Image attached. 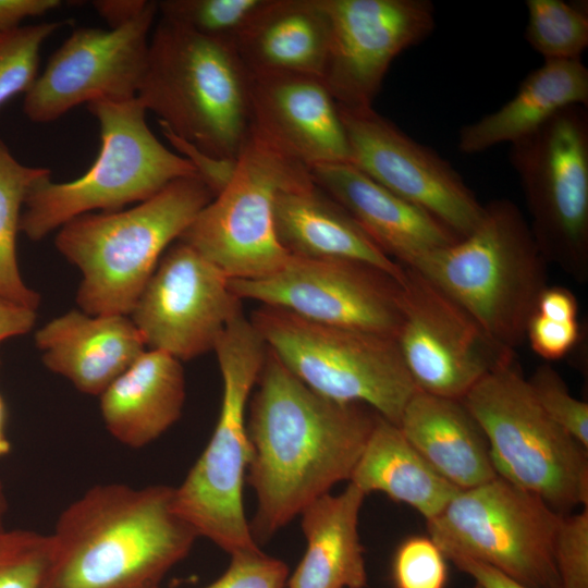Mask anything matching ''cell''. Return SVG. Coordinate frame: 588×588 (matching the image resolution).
I'll use <instances>...</instances> for the list:
<instances>
[{
	"label": "cell",
	"instance_id": "6da1fadb",
	"mask_svg": "<svg viewBox=\"0 0 588 588\" xmlns=\"http://www.w3.org/2000/svg\"><path fill=\"white\" fill-rule=\"evenodd\" d=\"M256 384L246 481L256 495L249 527L259 546L334 485L350 480L378 414L316 393L268 347Z\"/></svg>",
	"mask_w": 588,
	"mask_h": 588
},
{
	"label": "cell",
	"instance_id": "7a4b0ae2",
	"mask_svg": "<svg viewBox=\"0 0 588 588\" xmlns=\"http://www.w3.org/2000/svg\"><path fill=\"white\" fill-rule=\"evenodd\" d=\"M173 492L164 485L88 489L50 534L46 588H159L198 538L176 513Z\"/></svg>",
	"mask_w": 588,
	"mask_h": 588
},
{
	"label": "cell",
	"instance_id": "3957f363",
	"mask_svg": "<svg viewBox=\"0 0 588 588\" xmlns=\"http://www.w3.org/2000/svg\"><path fill=\"white\" fill-rule=\"evenodd\" d=\"M250 73L236 47L160 19L136 98L204 152L236 160L250 134Z\"/></svg>",
	"mask_w": 588,
	"mask_h": 588
},
{
	"label": "cell",
	"instance_id": "277c9868",
	"mask_svg": "<svg viewBox=\"0 0 588 588\" xmlns=\"http://www.w3.org/2000/svg\"><path fill=\"white\" fill-rule=\"evenodd\" d=\"M213 197L199 176H185L127 210L85 213L63 224L56 246L82 272V311L130 315L163 252Z\"/></svg>",
	"mask_w": 588,
	"mask_h": 588
},
{
	"label": "cell",
	"instance_id": "5b68a950",
	"mask_svg": "<svg viewBox=\"0 0 588 588\" xmlns=\"http://www.w3.org/2000/svg\"><path fill=\"white\" fill-rule=\"evenodd\" d=\"M547 260L529 222L510 199L483 205L466 236L413 267L460 305L500 345L515 351L547 285Z\"/></svg>",
	"mask_w": 588,
	"mask_h": 588
},
{
	"label": "cell",
	"instance_id": "8992f818",
	"mask_svg": "<svg viewBox=\"0 0 588 588\" xmlns=\"http://www.w3.org/2000/svg\"><path fill=\"white\" fill-rule=\"evenodd\" d=\"M216 352L222 378L219 417L205 450L179 487L176 513L230 555L256 551L246 518L243 488L252 457L247 405L264 366L267 345L243 313L225 328Z\"/></svg>",
	"mask_w": 588,
	"mask_h": 588
},
{
	"label": "cell",
	"instance_id": "52a82bcc",
	"mask_svg": "<svg viewBox=\"0 0 588 588\" xmlns=\"http://www.w3.org/2000/svg\"><path fill=\"white\" fill-rule=\"evenodd\" d=\"M87 108L99 124L97 158L73 181L53 182L46 175L29 187L20 231L32 241H40L78 216L97 209L118 211L148 199L177 179L197 175L185 158L150 131L146 109L137 98L100 99Z\"/></svg>",
	"mask_w": 588,
	"mask_h": 588
},
{
	"label": "cell",
	"instance_id": "ba28073f",
	"mask_svg": "<svg viewBox=\"0 0 588 588\" xmlns=\"http://www.w3.org/2000/svg\"><path fill=\"white\" fill-rule=\"evenodd\" d=\"M462 401L485 433L497 476L560 514L587 506L588 449L546 414L515 360L485 376Z\"/></svg>",
	"mask_w": 588,
	"mask_h": 588
},
{
	"label": "cell",
	"instance_id": "9c48e42d",
	"mask_svg": "<svg viewBox=\"0 0 588 588\" xmlns=\"http://www.w3.org/2000/svg\"><path fill=\"white\" fill-rule=\"evenodd\" d=\"M250 321L284 366L329 400L363 404L399 425L418 391L394 338L313 322L265 305Z\"/></svg>",
	"mask_w": 588,
	"mask_h": 588
},
{
	"label": "cell",
	"instance_id": "30bf717a",
	"mask_svg": "<svg viewBox=\"0 0 588 588\" xmlns=\"http://www.w3.org/2000/svg\"><path fill=\"white\" fill-rule=\"evenodd\" d=\"M313 181L309 169L250 132L229 184L179 238L230 280H254L283 268L292 255L274 226L281 191Z\"/></svg>",
	"mask_w": 588,
	"mask_h": 588
},
{
	"label": "cell",
	"instance_id": "8fae6325",
	"mask_svg": "<svg viewBox=\"0 0 588 588\" xmlns=\"http://www.w3.org/2000/svg\"><path fill=\"white\" fill-rule=\"evenodd\" d=\"M539 497L497 476L462 489L427 520L448 560L485 563L530 588H561L553 544L561 518Z\"/></svg>",
	"mask_w": 588,
	"mask_h": 588
},
{
	"label": "cell",
	"instance_id": "7c38bea8",
	"mask_svg": "<svg viewBox=\"0 0 588 588\" xmlns=\"http://www.w3.org/2000/svg\"><path fill=\"white\" fill-rule=\"evenodd\" d=\"M529 223L547 261L577 282L588 278V112L562 109L530 135L511 144Z\"/></svg>",
	"mask_w": 588,
	"mask_h": 588
},
{
	"label": "cell",
	"instance_id": "4fadbf2b",
	"mask_svg": "<svg viewBox=\"0 0 588 588\" xmlns=\"http://www.w3.org/2000/svg\"><path fill=\"white\" fill-rule=\"evenodd\" d=\"M235 295L306 320L396 338L402 320L401 282L355 260L292 256L260 279L230 280Z\"/></svg>",
	"mask_w": 588,
	"mask_h": 588
},
{
	"label": "cell",
	"instance_id": "5bb4252c",
	"mask_svg": "<svg viewBox=\"0 0 588 588\" xmlns=\"http://www.w3.org/2000/svg\"><path fill=\"white\" fill-rule=\"evenodd\" d=\"M403 320L395 338L418 391L462 400L485 376L515 360L451 297L404 267Z\"/></svg>",
	"mask_w": 588,
	"mask_h": 588
},
{
	"label": "cell",
	"instance_id": "9a60e30c",
	"mask_svg": "<svg viewBox=\"0 0 588 588\" xmlns=\"http://www.w3.org/2000/svg\"><path fill=\"white\" fill-rule=\"evenodd\" d=\"M338 107L350 148L348 163L426 210L460 238L475 229L483 205L450 162L372 107Z\"/></svg>",
	"mask_w": 588,
	"mask_h": 588
},
{
	"label": "cell",
	"instance_id": "2e32d148",
	"mask_svg": "<svg viewBox=\"0 0 588 588\" xmlns=\"http://www.w3.org/2000/svg\"><path fill=\"white\" fill-rule=\"evenodd\" d=\"M241 302L230 279L179 240L161 257L130 315L146 346L182 362L213 351L242 313Z\"/></svg>",
	"mask_w": 588,
	"mask_h": 588
},
{
	"label": "cell",
	"instance_id": "e0dca14e",
	"mask_svg": "<svg viewBox=\"0 0 588 588\" xmlns=\"http://www.w3.org/2000/svg\"><path fill=\"white\" fill-rule=\"evenodd\" d=\"M156 1L128 24L74 30L25 93L23 110L36 123L61 118L81 103L136 98L148 58Z\"/></svg>",
	"mask_w": 588,
	"mask_h": 588
},
{
	"label": "cell",
	"instance_id": "ac0fdd59",
	"mask_svg": "<svg viewBox=\"0 0 588 588\" xmlns=\"http://www.w3.org/2000/svg\"><path fill=\"white\" fill-rule=\"evenodd\" d=\"M320 1L330 24L322 81L344 108L372 107L394 59L436 26L428 0Z\"/></svg>",
	"mask_w": 588,
	"mask_h": 588
},
{
	"label": "cell",
	"instance_id": "d6986e66",
	"mask_svg": "<svg viewBox=\"0 0 588 588\" xmlns=\"http://www.w3.org/2000/svg\"><path fill=\"white\" fill-rule=\"evenodd\" d=\"M250 132L308 169L350 161L338 103L321 78L250 74Z\"/></svg>",
	"mask_w": 588,
	"mask_h": 588
},
{
	"label": "cell",
	"instance_id": "ffe728a7",
	"mask_svg": "<svg viewBox=\"0 0 588 588\" xmlns=\"http://www.w3.org/2000/svg\"><path fill=\"white\" fill-rule=\"evenodd\" d=\"M314 182L335 199L394 261L413 267L460 237L433 216L348 162L315 166Z\"/></svg>",
	"mask_w": 588,
	"mask_h": 588
},
{
	"label": "cell",
	"instance_id": "44dd1931",
	"mask_svg": "<svg viewBox=\"0 0 588 588\" xmlns=\"http://www.w3.org/2000/svg\"><path fill=\"white\" fill-rule=\"evenodd\" d=\"M44 364L83 393L100 395L144 351L146 344L125 315L71 310L35 334Z\"/></svg>",
	"mask_w": 588,
	"mask_h": 588
},
{
	"label": "cell",
	"instance_id": "7402d4cb",
	"mask_svg": "<svg viewBox=\"0 0 588 588\" xmlns=\"http://www.w3.org/2000/svg\"><path fill=\"white\" fill-rule=\"evenodd\" d=\"M274 226L279 242L292 256L360 261L403 280L404 267L384 254L314 180L278 194Z\"/></svg>",
	"mask_w": 588,
	"mask_h": 588
},
{
	"label": "cell",
	"instance_id": "603a6c76",
	"mask_svg": "<svg viewBox=\"0 0 588 588\" xmlns=\"http://www.w3.org/2000/svg\"><path fill=\"white\" fill-rule=\"evenodd\" d=\"M99 396L109 432L126 446L143 448L181 417L182 364L164 352L145 350Z\"/></svg>",
	"mask_w": 588,
	"mask_h": 588
},
{
	"label": "cell",
	"instance_id": "cb8c5ba5",
	"mask_svg": "<svg viewBox=\"0 0 588 588\" xmlns=\"http://www.w3.org/2000/svg\"><path fill=\"white\" fill-rule=\"evenodd\" d=\"M397 426L434 470L458 490L497 477L485 433L462 400L416 391Z\"/></svg>",
	"mask_w": 588,
	"mask_h": 588
},
{
	"label": "cell",
	"instance_id": "d4e9b609",
	"mask_svg": "<svg viewBox=\"0 0 588 588\" xmlns=\"http://www.w3.org/2000/svg\"><path fill=\"white\" fill-rule=\"evenodd\" d=\"M367 495L354 483L330 492L299 513L306 550L285 588H365L367 569L358 532Z\"/></svg>",
	"mask_w": 588,
	"mask_h": 588
},
{
	"label": "cell",
	"instance_id": "484cf974",
	"mask_svg": "<svg viewBox=\"0 0 588 588\" xmlns=\"http://www.w3.org/2000/svg\"><path fill=\"white\" fill-rule=\"evenodd\" d=\"M330 24L320 0H267L235 47L250 74L322 79Z\"/></svg>",
	"mask_w": 588,
	"mask_h": 588
},
{
	"label": "cell",
	"instance_id": "4316f807",
	"mask_svg": "<svg viewBox=\"0 0 588 588\" xmlns=\"http://www.w3.org/2000/svg\"><path fill=\"white\" fill-rule=\"evenodd\" d=\"M587 103L588 69L581 59L544 61L525 77L512 99L460 130L458 149L471 155L502 143L513 144L562 109Z\"/></svg>",
	"mask_w": 588,
	"mask_h": 588
},
{
	"label": "cell",
	"instance_id": "83f0119b",
	"mask_svg": "<svg viewBox=\"0 0 588 588\" xmlns=\"http://www.w3.org/2000/svg\"><path fill=\"white\" fill-rule=\"evenodd\" d=\"M348 481L366 495L382 492L412 506L426 520L438 515L458 491L419 454L397 425L379 415Z\"/></svg>",
	"mask_w": 588,
	"mask_h": 588
},
{
	"label": "cell",
	"instance_id": "f1b7e54d",
	"mask_svg": "<svg viewBox=\"0 0 588 588\" xmlns=\"http://www.w3.org/2000/svg\"><path fill=\"white\" fill-rule=\"evenodd\" d=\"M46 175L49 169L22 164L0 139V295L35 310L40 297L22 280L15 241L26 194Z\"/></svg>",
	"mask_w": 588,
	"mask_h": 588
},
{
	"label": "cell",
	"instance_id": "f546056e",
	"mask_svg": "<svg viewBox=\"0 0 588 588\" xmlns=\"http://www.w3.org/2000/svg\"><path fill=\"white\" fill-rule=\"evenodd\" d=\"M525 38L544 61L580 59L588 46V15L562 0H527Z\"/></svg>",
	"mask_w": 588,
	"mask_h": 588
},
{
	"label": "cell",
	"instance_id": "4dcf8cb0",
	"mask_svg": "<svg viewBox=\"0 0 588 588\" xmlns=\"http://www.w3.org/2000/svg\"><path fill=\"white\" fill-rule=\"evenodd\" d=\"M267 0H162L161 19L200 36L236 45Z\"/></svg>",
	"mask_w": 588,
	"mask_h": 588
},
{
	"label": "cell",
	"instance_id": "1f68e13d",
	"mask_svg": "<svg viewBox=\"0 0 588 588\" xmlns=\"http://www.w3.org/2000/svg\"><path fill=\"white\" fill-rule=\"evenodd\" d=\"M52 562L50 534L0 528V588H46Z\"/></svg>",
	"mask_w": 588,
	"mask_h": 588
},
{
	"label": "cell",
	"instance_id": "d6a6232c",
	"mask_svg": "<svg viewBox=\"0 0 588 588\" xmlns=\"http://www.w3.org/2000/svg\"><path fill=\"white\" fill-rule=\"evenodd\" d=\"M63 25L64 21L45 22L0 36V106L32 87L44 41Z\"/></svg>",
	"mask_w": 588,
	"mask_h": 588
},
{
	"label": "cell",
	"instance_id": "836d02e7",
	"mask_svg": "<svg viewBox=\"0 0 588 588\" xmlns=\"http://www.w3.org/2000/svg\"><path fill=\"white\" fill-rule=\"evenodd\" d=\"M527 380L546 414L588 449V404L574 397L559 372L548 364L539 366Z\"/></svg>",
	"mask_w": 588,
	"mask_h": 588
},
{
	"label": "cell",
	"instance_id": "e575fe53",
	"mask_svg": "<svg viewBox=\"0 0 588 588\" xmlns=\"http://www.w3.org/2000/svg\"><path fill=\"white\" fill-rule=\"evenodd\" d=\"M446 558L428 536H414L397 548L392 563L396 588H445Z\"/></svg>",
	"mask_w": 588,
	"mask_h": 588
},
{
	"label": "cell",
	"instance_id": "d590c367",
	"mask_svg": "<svg viewBox=\"0 0 588 588\" xmlns=\"http://www.w3.org/2000/svg\"><path fill=\"white\" fill-rule=\"evenodd\" d=\"M561 588H588V507L562 514L553 544Z\"/></svg>",
	"mask_w": 588,
	"mask_h": 588
},
{
	"label": "cell",
	"instance_id": "8d00e7d4",
	"mask_svg": "<svg viewBox=\"0 0 588 588\" xmlns=\"http://www.w3.org/2000/svg\"><path fill=\"white\" fill-rule=\"evenodd\" d=\"M287 579L286 563L259 549L231 554L224 573L204 588H285Z\"/></svg>",
	"mask_w": 588,
	"mask_h": 588
},
{
	"label": "cell",
	"instance_id": "74e56055",
	"mask_svg": "<svg viewBox=\"0 0 588 588\" xmlns=\"http://www.w3.org/2000/svg\"><path fill=\"white\" fill-rule=\"evenodd\" d=\"M578 338L577 320H554L537 311L530 317L526 329V339L530 347L547 360L564 357L576 345Z\"/></svg>",
	"mask_w": 588,
	"mask_h": 588
},
{
	"label": "cell",
	"instance_id": "f35d334b",
	"mask_svg": "<svg viewBox=\"0 0 588 588\" xmlns=\"http://www.w3.org/2000/svg\"><path fill=\"white\" fill-rule=\"evenodd\" d=\"M162 134L195 169L197 175L216 196L230 182L236 166V160L221 159L210 156L185 139L176 136L169 128L160 125Z\"/></svg>",
	"mask_w": 588,
	"mask_h": 588
},
{
	"label": "cell",
	"instance_id": "ab89813d",
	"mask_svg": "<svg viewBox=\"0 0 588 588\" xmlns=\"http://www.w3.org/2000/svg\"><path fill=\"white\" fill-rule=\"evenodd\" d=\"M61 3L60 0H0V35L19 28L24 19L46 14Z\"/></svg>",
	"mask_w": 588,
	"mask_h": 588
},
{
	"label": "cell",
	"instance_id": "60d3db41",
	"mask_svg": "<svg viewBox=\"0 0 588 588\" xmlns=\"http://www.w3.org/2000/svg\"><path fill=\"white\" fill-rule=\"evenodd\" d=\"M536 311L554 320H577V299L566 287L547 286L538 298Z\"/></svg>",
	"mask_w": 588,
	"mask_h": 588
},
{
	"label": "cell",
	"instance_id": "b9f144b4",
	"mask_svg": "<svg viewBox=\"0 0 588 588\" xmlns=\"http://www.w3.org/2000/svg\"><path fill=\"white\" fill-rule=\"evenodd\" d=\"M36 320L35 309L0 295V342L28 332Z\"/></svg>",
	"mask_w": 588,
	"mask_h": 588
},
{
	"label": "cell",
	"instance_id": "7bdbcfd3",
	"mask_svg": "<svg viewBox=\"0 0 588 588\" xmlns=\"http://www.w3.org/2000/svg\"><path fill=\"white\" fill-rule=\"evenodd\" d=\"M455 566L471 577L477 588H530L522 585L493 567L466 558L451 560Z\"/></svg>",
	"mask_w": 588,
	"mask_h": 588
},
{
	"label": "cell",
	"instance_id": "ee69618b",
	"mask_svg": "<svg viewBox=\"0 0 588 588\" xmlns=\"http://www.w3.org/2000/svg\"><path fill=\"white\" fill-rule=\"evenodd\" d=\"M149 3L147 0H97L93 5L110 28H119L138 17Z\"/></svg>",
	"mask_w": 588,
	"mask_h": 588
},
{
	"label": "cell",
	"instance_id": "f6af8a7d",
	"mask_svg": "<svg viewBox=\"0 0 588 588\" xmlns=\"http://www.w3.org/2000/svg\"><path fill=\"white\" fill-rule=\"evenodd\" d=\"M5 407L2 396L0 395V457L7 455L11 451V443L7 438L4 430Z\"/></svg>",
	"mask_w": 588,
	"mask_h": 588
},
{
	"label": "cell",
	"instance_id": "bcb514c9",
	"mask_svg": "<svg viewBox=\"0 0 588 588\" xmlns=\"http://www.w3.org/2000/svg\"><path fill=\"white\" fill-rule=\"evenodd\" d=\"M7 510H8L7 497H5V493H4L3 485L0 481V528L4 527L3 526V520H4Z\"/></svg>",
	"mask_w": 588,
	"mask_h": 588
},
{
	"label": "cell",
	"instance_id": "7dc6e473",
	"mask_svg": "<svg viewBox=\"0 0 588 588\" xmlns=\"http://www.w3.org/2000/svg\"><path fill=\"white\" fill-rule=\"evenodd\" d=\"M1 36V35H0Z\"/></svg>",
	"mask_w": 588,
	"mask_h": 588
}]
</instances>
